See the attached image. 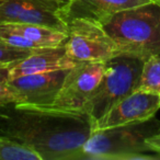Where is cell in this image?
Returning <instances> with one entry per match:
<instances>
[{
  "instance_id": "5b68a950",
  "label": "cell",
  "mask_w": 160,
  "mask_h": 160,
  "mask_svg": "<svg viewBox=\"0 0 160 160\" xmlns=\"http://www.w3.org/2000/svg\"><path fill=\"white\" fill-rule=\"evenodd\" d=\"M66 54L75 62H107L120 55L118 46L98 22L75 19L67 23Z\"/></svg>"
},
{
  "instance_id": "9a60e30c",
  "label": "cell",
  "mask_w": 160,
  "mask_h": 160,
  "mask_svg": "<svg viewBox=\"0 0 160 160\" xmlns=\"http://www.w3.org/2000/svg\"><path fill=\"white\" fill-rule=\"evenodd\" d=\"M0 40L3 41L5 43L9 44L10 46L16 47V48L20 49H28V51H35V49H40L42 47L38 46L36 44L32 43L30 40L22 35V34L18 33V32L13 31L11 29H8L5 25L0 24ZM45 48V47H44Z\"/></svg>"
},
{
  "instance_id": "ac0fdd59",
  "label": "cell",
  "mask_w": 160,
  "mask_h": 160,
  "mask_svg": "<svg viewBox=\"0 0 160 160\" xmlns=\"http://www.w3.org/2000/svg\"><path fill=\"white\" fill-rule=\"evenodd\" d=\"M146 142H147V145L149 146V148H150L153 152L160 155V133H157V134H155V135L148 137Z\"/></svg>"
},
{
  "instance_id": "52a82bcc",
  "label": "cell",
  "mask_w": 160,
  "mask_h": 160,
  "mask_svg": "<svg viewBox=\"0 0 160 160\" xmlns=\"http://www.w3.org/2000/svg\"><path fill=\"white\" fill-rule=\"evenodd\" d=\"M160 110V96L155 92L135 90L118 101L93 125V131L142 122L153 118Z\"/></svg>"
},
{
  "instance_id": "8992f818",
  "label": "cell",
  "mask_w": 160,
  "mask_h": 160,
  "mask_svg": "<svg viewBox=\"0 0 160 160\" xmlns=\"http://www.w3.org/2000/svg\"><path fill=\"white\" fill-rule=\"evenodd\" d=\"M105 62H80L68 69L51 107L66 111L85 112L104 72Z\"/></svg>"
},
{
  "instance_id": "4fadbf2b",
  "label": "cell",
  "mask_w": 160,
  "mask_h": 160,
  "mask_svg": "<svg viewBox=\"0 0 160 160\" xmlns=\"http://www.w3.org/2000/svg\"><path fill=\"white\" fill-rule=\"evenodd\" d=\"M136 90L155 92L160 96V56H152L145 60Z\"/></svg>"
},
{
  "instance_id": "3957f363",
  "label": "cell",
  "mask_w": 160,
  "mask_h": 160,
  "mask_svg": "<svg viewBox=\"0 0 160 160\" xmlns=\"http://www.w3.org/2000/svg\"><path fill=\"white\" fill-rule=\"evenodd\" d=\"M160 121L155 116L142 122L93 131L82 147V160H153L160 155L147 145L158 133Z\"/></svg>"
},
{
  "instance_id": "ba28073f",
  "label": "cell",
  "mask_w": 160,
  "mask_h": 160,
  "mask_svg": "<svg viewBox=\"0 0 160 160\" xmlns=\"http://www.w3.org/2000/svg\"><path fill=\"white\" fill-rule=\"evenodd\" d=\"M58 9L44 0H0V24H41L67 32V24L57 16Z\"/></svg>"
},
{
  "instance_id": "e0dca14e",
  "label": "cell",
  "mask_w": 160,
  "mask_h": 160,
  "mask_svg": "<svg viewBox=\"0 0 160 160\" xmlns=\"http://www.w3.org/2000/svg\"><path fill=\"white\" fill-rule=\"evenodd\" d=\"M16 103V97L9 87L8 67L0 66V108Z\"/></svg>"
},
{
  "instance_id": "7c38bea8",
  "label": "cell",
  "mask_w": 160,
  "mask_h": 160,
  "mask_svg": "<svg viewBox=\"0 0 160 160\" xmlns=\"http://www.w3.org/2000/svg\"><path fill=\"white\" fill-rule=\"evenodd\" d=\"M8 29L22 34L32 43L42 47L62 46L67 40V32L41 24H20V23H2Z\"/></svg>"
},
{
  "instance_id": "d6986e66",
  "label": "cell",
  "mask_w": 160,
  "mask_h": 160,
  "mask_svg": "<svg viewBox=\"0 0 160 160\" xmlns=\"http://www.w3.org/2000/svg\"><path fill=\"white\" fill-rule=\"evenodd\" d=\"M44 1L49 2V3H53V5L57 6L58 8H62V7H64L65 5H67L70 0H44Z\"/></svg>"
},
{
  "instance_id": "9c48e42d",
  "label": "cell",
  "mask_w": 160,
  "mask_h": 160,
  "mask_svg": "<svg viewBox=\"0 0 160 160\" xmlns=\"http://www.w3.org/2000/svg\"><path fill=\"white\" fill-rule=\"evenodd\" d=\"M67 70L32 73L9 79V87L16 103L30 105H51L60 89Z\"/></svg>"
},
{
  "instance_id": "277c9868",
  "label": "cell",
  "mask_w": 160,
  "mask_h": 160,
  "mask_svg": "<svg viewBox=\"0 0 160 160\" xmlns=\"http://www.w3.org/2000/svg\"><path fill=\"white\" fill-rule=\"evenodd\" d=\"M144 62L140 58L123 54L104 62L102 79L85 109L92 124H96L118 101L137 89Z\"/></svg>"
},
{
  "instance_id": "6da1fadb",
  "label": "cell",
  "mask_w": 160,
  "mask_h": 160,
  "mask_svg": "<svg viewBox=\"0 0 160 160\" xmlns=\"http://www.w3.org/2000/svg\"><path fill=\"white\" fill-rule=\"evenodd\" d=\"M92 126L85 112L18 103L0 108V135L32 149L41 160H82Z\"/></svg>"
},
{
  "instance_id": "44dd1931",
  "label": "cell",
  "mask_w": 160,
  "mask_h": 160,
  "mask_svg": "<svg viewBox=\"0 0 160 160\" xmlns=\"http://www.w3.org/2000/svg\"><path fill=\"white\" fill-rule=\"evenodd\" d=\"M158 133H160V128H159V131H158Z\"/></svg>"
},
{
  "instance_id": "ffe728a7",
  "label": "cell",
  "mask_w": 160,
  "mask_h": 160,
  "mask_svg": "<svg viewBox=\"0 0 160 160\" xmlns=\"http://www.w3.org/2000/svg\"><path fill=\"white\" fill-rule=\"evenodd\" d=\"M152 1H153L155 3H157V5H159V6H160V0H152Z\"/></svg>"
},
{
  "instance_id": "7a4b0ae2",
  "label": "cell",
  "mask_w": 160,
  "mask_h": 160,
  "mask_svg": "<svg viewBox=\"0 0 160 160\" xmlns=\"http://www.w3.org/2000/svg\"><path fill=\"white\" fill-rule=\"evenodd\" d=\"M120 54L147 60L160 56V6L148 2L112 16L101 24Z\"/></svg>"
},
{
  "instance_id": "8fae6325",
  "label": "cell",
  "mask_w": 160,
  "mask_h": 160,
  "mask_svg": "<svg viewBox=\"0 0 160 160\" xmlns=\"http://www.w3.org/2000/svg\"><path fill=\"white\" fill-rule=\"evenodd\" d=\"M78 62L71 59L65 52L64 45L45 47L32 52L29 56L13 62L8 67L9 79L32 73H44L51 71L68 70Z\"/></svg>"
},
{
  "instance_id": "5bb4252c",
  "label": "cell",
  "mask_w": 160,
  "mask_h": 160,
  "mask_svg": "<svg viewBox=\"0 0 160 160\" xmlns=\"http://www.w3.org/2000/svg\"><path fill=\"white\" fill-rule=\"evenodd\" d=\"M0 160H41L32 149L0 135Z\"/></svg>"
},
{
  "instance_id": "30bf717a",
  "label": "cell",
  "mask_w": 160,
  "mask_h": 160,
  "mask_svg": "<svg viewBox=\"0 0 160 160\" xmlns=\"http://www.w3.org/2000/svg\"><path fill=\"white\" fill-rule=\"evenodd\" d=\"M152 0H70L67 5L59 8L57 16L68 23L75 19H86L100 24L112 16L124 10L135 8Z\"/></svg>"
},
{
  "instance_id": "2e32d148",
  "label": "cell",
  "mask_w": 160,
  "mask_h": 160,
  "mask_svg": "<svg viewBox=\"0 0 160 160\" xmlns=\"http://www.w3.org/2000/svg\"><path fill=\"white\" fill-rule=\"evenodd\" d=\"M32 52L34 51H28V49H20L12 47L9 44L0 40V66L9 67L13 62L29 56Z\"/></svg>"
}]
</instances>
